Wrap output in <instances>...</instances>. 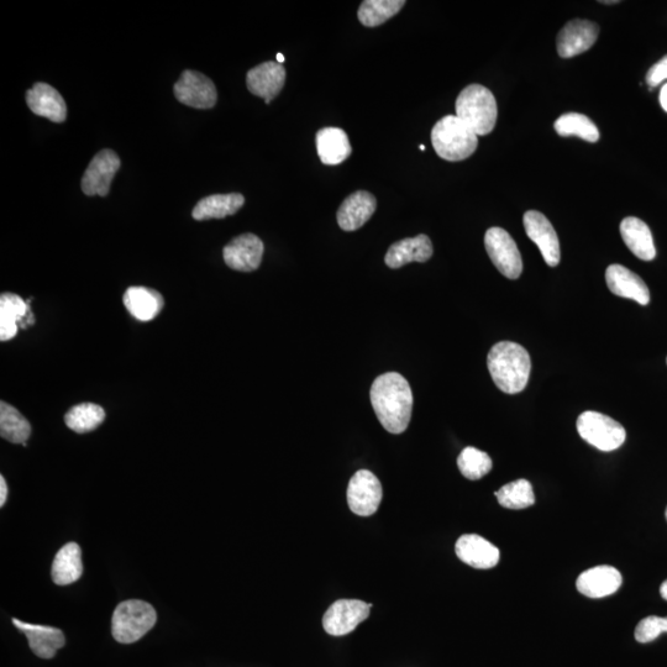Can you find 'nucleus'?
<instances>
[{"instance_id":"13","label":"nucleus","mask_w":667,"mask_h":667,"mask_svg":"<svg viewBox=\"0 0 667 667\" xmlns=\"http://www.w3.org/2000/svg\"><path fill=\"white\" fill-rule=\"evenodd\" d=\"M264 251L265 246L259 236L243 234L225 246L223 256L231 270L252 272L259 269Z\"/></svg>"},{"instance_id":"18","label":"nucleus","mask_w":667,"mask_h":667,"mask_svg":"<svg viewBox=\"0 0 667 667\" xmlns=\"http://www.w3.org/2000/svg\"><path fill=\"white\" fill-rule=\"evenodd\" d=\"M26 103L31 112L38 117H44L54 123H63L67 118L65 99L57 89L47 83H35L34 87L26 92Z\"/></svg>"},{"instance_id":"34","label":"nucleus","mask_w":667,"mask_h":667,"mask_svg":"<svg viewBox=\"0 0 667 667\" xmlns=\"http://www.w3.org/2000/svg\"><path fill=\"white\" fill-rule=\"evenodd\" d=\"M459 470L462 475L471 481H477L492 470L493 462L485 451L476 448H466L461 451L458 459Z\"/></svg>"},{"instance_id":"38","label":"nucleus","mask_w":667,"mask_h":667,"mask_svg":"<svg viewBox=\"0 0 667 667\" xmlns=\"http://www.w3.org/2000/svg\"><path fill=\"white\" fill-rule=\"evenodd\" d=\"M659 99L661 107H663V109L667 113V83L664 84L663 88H661Z\"/></svg>"},{"instance_id":"33","label":"nucleus","mask_w":667,"mask_h":667,"mask_svg":"<svg viewBox=\"0 0 667 667\" xmlns=\"http://www.w3.org/2000/svg\"><path fill=\"white\" fill-rule=\"evenodd\" d=\"M495 495L498 503L508 509H524L532 507L535 503L532 483L523 479L508 483Z\"/></svg>"},{"instance_id":"35","label":"nucleus","mask_w":667,"mask_h":667,"mask_svg":"<svg viewBox=\"0 0 667 667\" xmlns=\"http://www.w3.org/2000/svg\"><path fill=\"white\" fill-rule=\"evenodd\" d=\"M667 633V617L650 616L642 619L635 628V639L638 643L647 644Z\"/></svg>"},{"instance_id":"7","label":"nucleus","mask_w":667,"mask_h":667,"mask_svg":"<svg viewBox=\"0 0 667 667\" xmlns=\"http://www.w3.org/2000/svg\"><path fill=\"white\" fill-rule=\"evenodd\" d=\"M485 246L493 265L509 280H517L523 272V260L516 241L502 228H491L485 235Z\"/></svg>"},{"instance_id":"22","label":"nucleus","mask_w":667,"mask_h":667,"mask_svg":"<svg viewBox=\"0 0 667 667\" xmlns=\"http://www.w3.org/2000/svg\"><path fill=\"white\" fill-rule=\"evenodd\" d=\"M609 291L618 297L633 299L647 306L650 302V291L645 282L634 272L622 265H611L606 271Z\"/></svg>"},{"instance_id":"20","label":"nucleus","mask_w":667,"mask_h":667,"mask_svg":"<svg viewBox=\"0 0 667 667\" xmlns=\"http://www.w3.org/2000/svg\"><path fill=\"white\" fill-rule=\"evenodd\" d=\"M13 624L29 640V647L41 659L55 658L57 650L65 647L66 638L62 630L54 627L38 626L13 618Z\"/></svg>"},{"instance_id":"3","label":"nucleus","mask_w":667,"mask_h":667,"mask_svg":"<svg viewBox=\"0 0 667 667\" xmlns=\"http://www.w3.org/2000/svg\"><path fill=\"white\" fill-rule=\"evenodd\" d=\"M432 143L441 159L458 162L469 159L479 146L475 131L456 115H446L432 130Z\"/></svg>"},{"instance_id":"17","label":"nucleus","mask_w":667,"mask_h":667,"mask_svg":"<svg viewBox=\"0 0 667 667\" xmlns=\"http://www.w3.org/2000/svg\"><path fill=\"white\" fill-rule=\"evenodd\" d=\"M456 555L466 565L474 569H492L500 561V550L485 538L476 534H466L455 545Z\"/></svg>"},{"instance_id":"6","label":"nucleus","mask_w":667,"mask_h":667,"mask_svg":"<svg viewBox=\"0 0 667 667\" xmlns=\"http://www.w3.org/2000/svg\"><path fill=\"white\" fill-rule=\"evenodd\" d=\"M576 427L582 439L605 453L621 448L627 438L622 424L598 412L582 413Z\"/></svg>"},{"instance_id":"29","label":"nucleus","mask_w":667,"mask_h":667,"mask_svg":"<svg viewBox=\"0 0 667 667\" xmlns=\"http://www.w3.org/2000/svg\"><path fill=\"white\" fill-rule=\"evenodd\" d=\"M0 435L12 444L26 446L31 435V425L17 408L10 404L0 403Z\"/></svg>"},{"instance_id":"2","label":"nucleus","mask_w":667,"mask_h":667,"mask_svg":"<svg viewBox=\"0 0 667 667\" xmlns=\"http://www.w3.org/2000/svg\"><path fill=\"white\" fill-rule=\"evenodd\" d=\"M488 371L493 382L507 395H517L528 385L532 360L522 345L501 341L487 356Z\"/></svg>"},{"instance_id":"24","label":"nucleus","mask_w":667,"mask_h":667,"mask_svg":"<svg viewBox=\"0 0 667 667\" xmlns=\"http://www.w3.org/2000/svg\"><path fill=\"white\" fill-rule=\"evenodd\" d=\"M320 161L324 165L343 164L353 154L348 134L339 128H324L315 136Z\"/></svg>"},{"instance_id":"30","label":"nucleus","mask_w":667,"mask_h":667,"mask_svg":"<svg viewBox=\"0 0 667 667\" xmlns=\"http://www.w3.org/2000/svg\"><path fill=\"white\" fill-rule=\"evenodd\" d=\"M406 5L404 0H365L359 8L360 23L367 28H376L395 17Z\"/></svg>"},{"instance_id":"21","label":"nucleus","mask_w":667,"mask_h":667,"mask_svg":"<svg viewBox=\"0 0 667 667\" xmlns=\"http://www.w3.org/2000/svg\"><path fill=\"white\" fill-rule=\"evenodd\" d=\"M377 201L371 193L359 191L350 194L341 204L338 215V224L344 231H355L364 227L374 215Z\"/></svg>"},{"instance_id":"11","label":"nucleus","mask_w":667,"mask_h":667,"mask_svg":"<svg viewBox=\"0 0 667 667\" xmlns=\"http://www.w3.org/2000/svg\"><path fill=\"white\" fill-rule=\"evenodd\" d=\"M120 165L119 156L113 150L98 152L82 177L83 193L88 197H107Z\"/></svg>"},{"instance_id":"8","label":"nucleus","mask_w":667,"mask_h":667,"mask_svg":"<svg viewBox=\"0 0 667 667\" xmlns=\"http://www.w3.org/2000/svg\"><path fill=\"white\" fill-rule=\"evenodd\" d=\"M383 498L380 480L369 470L357 471L348 487V504L356 516L370 517L377 512Z\"/></svg>"},{"instance_id":"31","label":"nucleus","mask_w":667,"mask_h":667,"mask_svg":"<svg viewBox=\"0 0 667 667\" xmlns=\"http://www.w3.org/2000/svg\"><path fill=\"white\" fill-rule=\"evenodd\" d=\"M556 133L564 138L569 136H579L588 143H597L600 140V131L595 123L584 114L567 113L561 115L554 124Z\"/></svg>"},{"instance_id":"4","label":"nucleus","mask_w":667,"mask_h":667,"mask_svg":"<svg viewBox=\"0 0 667 667\" xmlns=\"http://www.w3.org/2000/svg\"><path fill=\"white\" fill-rule=\"evenodd\" d=\"M456 117L469 125L477 136L488 135L497 123V102L490 89L470 84L456 99Z\"/></svg>"},{"instance_id":"19","label":"nucleus","mask_w":667,"mask_h":667,"mask_svg":"<svg viewBox=\"0 0 667 667\" xmlns=\"http://www.w3.org/2000/svg\"><path fill=\"white\" fill-rule=\"evenodd\" d=\"M623 584V577L616 567L602 565L582 572L576 587L588 598H603L616 593Z\"/></svg>"},{"instance_id":"28","label":"nucleus","mask_w":667,"mask_h":667,"mask_svg":"<svg viewBox=\"0 0 667 667\" xmlns=\"http://www.w3.org/2000/svg\"><path fill=\"white\" fill-rule=\"evenodd\" d=\"M244 203L245 198L240 193L213 194L198 202L193 209L192 217L196 220L227 218L238 213Z\"/></svg>"},{"instance_id":"16","label":"nucleus","mask_w":667,"mask_h":667,"mask_svg":"<svg viewBox=\"0 0 667 667\" xmlns=\"http://www.w3.org/2000/svg\"><path fill=\"white\" fill-rule=\"evenodd\" d=\"M286 82V70L281 63L265 62L252 68L246 76L249 91L270 104L281 93Z\"/></svg>"},{"instance_id":"14","label":"nucleus","mask_w":667,"mask_h":667,"mask_svg":"<svg viewBox=\"0 0 667 667\" xmlns=\"http://www.w3.org/2000/svg\"><path fill=\"white\" fill-rule=\"evenodd\" d=\"M600 34L592 21L576 19L567 23L558 35V52L563 59H571L591 49Z\"/></svg>"},{"instance_id":"12","label":"nucleus","mask_w":667,"mask_h":667,"mask_svg":"<svg viewBox=\"0 0 667 667\" xmlns=\"http://www.w3.org/2000/svg\"><path fill=\"white\" fill-rule=\"evenodd\" d=\"M525 233L538 246L546 264L550 267L559 265L561 252L558 234L543 213L529 210L523 218Z\"/></svg>"},{"instance_id":"15","label":"nucleus","mask_w":667,"mask_h":667,"mask_svg":"<svg viewBox=\"0 0 667 667\" xmlns=\"http://www.w3.org/2000/svg\"><path fill=\"white\" fill-rule=\"evenodd\" d=\"M30 302L31 299L24 301L14 293H3L0 296V340H12L17 336L19 328L26 329L35 323Z\"/></svg>"},{"instance_id":"39","label":"nucleus","mask_w":667,"mask_h":667,"mask_svg":"<svg viewBox=\"0 0 667 667\" xmlns=\"http://www.w3.org/2000/svg\"><path fill=\"white\" fill-rule=\"evenodd\" d=\"M660 595L664 598L665 601H667V580L660 587Z\"/></svg>"},{"instance_id":"36","label":"nucleus","mask_w":667,"mask_h":667,"mask_svg":"<svg viewBox=\"0 0 667 667\" xmlns=\"http://www.w3.org/2000/svg\"><path fill=\"white\" fill-rule=\"evenodd\" d=\"M667 80V55L664 59H661L659 62H656L653 67L650 68L647 75V83L650 88H655L660 86L661 83Z\"/></svg>"},{"instance_id":"40","label":"nucleus","mask_w":667,"mask_h":667,"mask_svg":"<svg viewBox=\"0 0 667 667\" xmlns=\"http://www.w3.org/2000/svg\"><path fill=\"white\" fill-rule=\"evenodd\" d=\"M277 61L282 65V63L285 62V56H283L282 54H277Z\"/></svg>"},{"instance_id":"26","label":"nucleus","mask_w":667,"mask_h":667,"mask_svg":"<svg viewBox=\"0 0 667 667\" xmlns=\"http://www.w3.org/2000/svg\"><path fill=\"white\" fill-rule=\"evenodd\" d=\"M621 235L628 249L638 259L653 261L656 256L653 234L648 225L638 218L628 217L621 223Z\"/></svg>"},{"instance_id":"32","label":"nucleus","mask_w":667,"mask_h":667,"mask_svg":"<svg viewBox=\"0 0 667 667\" xmlns=\"http://www.w3.org/2000/svg\"><path fill=\"white\" fill-rule=\"evenodd\" d=\"M105 412L101 406L93 403L78 404L65 416L68 428L77 434H86L96 430L104 422Z\"/></svg>"},{"instance_id":"41","label":"nucleus","mask_w":667,"mask_h":667,"mask_svg":"<svg viewBox=\"0 0 667 667\" xmlns=\"http://www.w3.org/2000/svg\"><path fill=\"white\" fill-rule=\"evenodd\" d=\"M419 149H420V150H425V146H424V145H420V146H419Z\"/></svg>"},{"instance_id":"1","label":"nucleus","mask_w":667,"mask_h":667,"mask_svg":"<svg viewBox=\"0 0 667 667\" xmlns=\"http://www.w3.org/2000/svg\"><path fill=\"white\" fill-rule=\"evenodd\" d=\"M370 397L376 416L388 433L406 432L413 409L412 388L406 378L397 372L377 377L372 383Z\"/></svg>"},{"instance_id":"43","label":"nucleus","mask_w":667,"mask_h":667,"mask_svg":"<svg viewBox=\"0 0 667 667\" xmlns=\"http://www.w3.org/2000/svg\"><path fill=\"white\" fill-rule=\"evenodd\" d=\"M667 361V360H666Z\"/></svg>"},{"instance_id":"42","label":"nucleus","mask_w":667,"mask_h":667,"mask_svg":"<svg viewBox=\"0 0 667 667\" xmlns=\"http://www.w3.org/2000/svg\"><path fill=\"white\" fill-rule=\"evenodd\" d=\"M666 519H667V508H666Z\"/></svg>"},{"instance_id":"9","label":"nucleus","mask_w":667,"mask_h":667,"mask_svg":"<svg viewBox=\"0 0 667 667\" xmlns=\"http://www.w3.org/2000/svg\"><path fill=\"white\" fill-rule=\"evenodd\" d=\"M372 605L359 600H339L333 603L325 612L323 627L325 632L333 637L354 632L360 623L366 621L370 616Z\"/></svg>"},{"instance_id":"25","label":"nucleus","mask_w":667,"mask_h":667,"mask_svg":"<svg viewBox=\"0 0 667 667\" xmlns=\"http://www.w3.org/2000/svg\"><path fill=\"white\" fill-rule=\"evenodd\" d=\"M123 302L129 313L140 322H150L165 307L161 293L147 287H130L124 293Z\"/></svg>"},{"instance_id":"5","label":"nucleus","mask_w":667,"mask_h":667,"mask_svg":"<svg viewBox=\"0 0 667 667\" xmlns=\"http://www.w3.org/2000/svg\"><path fill=\"white\" fill-rule=\"evenodd\" d=\"M155 608L145 601L128 600L115 608L112 635L120 644H133L144 638L155 627Z\"/></svg>"},{"instance_id":"27","label":"nucleus","mask_w":667,"mask_h":667,"mask_svg":"<svg viewBox=\"0 0 667 667\" xmlns=\"http://www.w3.org/2000/svg\"><path fill=\"white\" fill-rule=\"evenodd\" d=\"M83 574L82 550L77 543H68L56 554L52 563V581L59 586L75 584Z\"/></svg>"},{"instance_id":"10","label":"nucleus","mask_w":667,"mask_h":667,"mask_svg":"<svg viewBox=\"0 0 667 667\" xmlns=\"http://www.w3.org/2000/svg\"><path fill=\"white\" fill-rule=\"evenodd\" d=\"M173 93L178 102L196 109L213 108L218 101L213 81L197 71L183 72L173 87Z\"/></svg>"},{"instance_id":"37","label":"nucleus","mask_w":667,"mask_h":667,"mask_svg":"<svg viewBox=\"0 0 667 667\" xmlns=\"http://www.w3.org/2000/svg\"><path fill=\"white\" fill-rule=\"evenodd\" d=\"M8 500V486L7 481H5L3 476H0V507H4V504Z\"/></svg>"},{"instance_id":"23","label":"nucleus","mask_w":667,"mask_h":667,"mask_svg":"<svg viewBox=\"0 0 667 667\" xmlns=\"http://www.w3.org/2000/svg\"><path fill=\"white\" fill-rule=\"evenodd\" d=\"M433 244L427 235L420 234L416 238L397 241L388 249L385 262L391 269L411 264V262H427L432 259Z\"/></svg>"}]
</instances>
